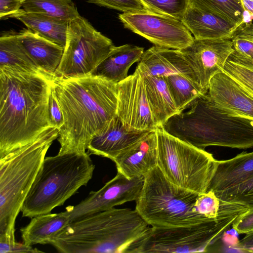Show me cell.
<instances>
[{
    "mask_svg": "<svg viewBox=\"0 0 253 253\" xmlns=\"http://www.w3.org/2000/svg\"><path fill=\"white\" fill-rule=\"evenodd\" d=\"M64 123L57 138L58 154L85 152L92 138L117 114V84L86 75L52 79Z\"/></svg>",
    "mask_w": 253,
    "mask_h": 253,
    "instance_id": "6da1fadb",
    "label": "cell"
},
{
    "mask_svg": "<svg viewBox=\"0 0 253 253\" xmlns=\"http://www.w3.org/2000/svg\"><path fill=\"white\" fill-rule=\"evenodd\" d=\"M52 77L0 68V158L53 127L48 110Z\"/></svg>",
    "mask_w": 253,
    "mask_h": 253,
    "instance_id": "7a4b0ae2",
    "label": "cell"
},
{
    "mask_svg": "<svg viewBox=\"0 0 253 253\" xmlns=\"http://www.w3.org/2000/svg\"><path fill=\"white\" fill-rule=\"evenodd\" d=\"M151 228L135 209L114 208L70 222L48 244L63 253H139Z\"/></svg>",
    "mask_w": 253,
    "mask_h": 253,
    "instance_id": "3957f363",
    "label": "cell"
},
{
    "mask_svg": "<svg viewBox=\"0 0 253 253\" xmlns=\"http://www.w3.org/2000/svg\"><path fill=\"white\" fill-rule=\"evenodd\" d=\"M185 112L174 114L162 126L169 134L205 150L216 146L253 147V121L226 113L207 93L197 98Z\"/></svg>",
    "mask_w": 253,
    "mask_h": 253,
    "instance_id": "277c9868",
    "label": "cell"
},
{
    "mask_svg": "<svg viewBox=\"0 0 253 253\" xmlns=\"http://www.w3.org/2000/svg\"><path fill=\"white\" fill-rule=\"evenodd\" d=\"M59 129L50 127L35 140L0 158V239L15 240V224L23 203Z\"/></svg>",
    "mask_w": 253,
    "mask_h": 253,
    "instance_id": "5b68a950",
    "label": "cell"
},
{
    "mask_svg": "<svg viewBox=\"0 0 253 253\" xmlns=\"http://www.w3.org/2000/svg\"><path fill=\"white\" fill-rule=\"evenodd\" d=\"M89 155L73 152L45 157L23 203L22 216L50 213L86 186L95 168Z\"/></svg>",
    "mask_w": 253,
    "mask_h": 253,
    "instance_id": "8992f818",
    "label": "cell"
},
{
    "mask_svg": "<svg viewBox=\"0 0 253 253\" xmlns=\"http://www.w3.org/2000/svg\"><path fill=\"white\" fill-rule=\"evenodd\" d=\"M198 195L170 182L157 166L145 175L135 209L148 224L157 228L190 225L216 217L195 211Z\"/></svg>",
    "mask_w": 253,
    "mask_h": 253,
    "instance_id": "52a82bcc",
    "label": "cell"
},
{
    "mask_svg": "<svg viewBox=\"0 0 253 253\" xmlns=\"http://www.w3.org/2000/svg\"><path fill=\"white\" fill-rule=\"evenodd\" d=\"M217 216L190 225L151 228L139 253L206 252L249 209L220 201Z\"/></svg>",
    "mask_w": 253,
    "mask_h": 253,
    "instance_id": "ba28073f",
    "label": "cell"
},
{
    "mask_svg": "<svg viewBox=\"0 0 253 253\" xmlns=\"http://www.w3.org/2000/svg\"><path fill=\"white\" fill-rule=\"evenodd\" d=\"M155 131L158 167L166 178L199 195L206 193L216 160L212 155L172 136L162 126Z\"/></svg>",
    "mask_w": 253,
    "mask_h": 253,
    "instance_id": "9c48e42d",
    "label": "cell"
},
{
    "mask_svg": "<svg viewBox=\"0 0 253 253\" xmlns=\"http://www.w3.org/2000/svg\"><path fill=\"white\" fill-rule=\"evenodd\" d=\"M114 46L111 40L80 16L68 22L63 54L54 76L75 78L91 75Z\"/></svg>",
    "mask_w": 253,
    "mask_h": 253,
    "instance_id": "30bf717a",
    "label": "cell"
},
{
    "mask_svg": "<svg viewBox=\"0 0 253 253\" xmlns=\"http://www.w3.org/2000/svg\"><path fill=\"white\" fill-rule=\"evenodd\" d=\"M118 17L126 28L156 46L181 50L189 45L194 40L191 32L180 20L145 8L123 12Z\"/></svg>",
    "mask_w": 253,
    "mask_h": 253,
    "instance_id": "8fae6325",
    "label": "cell"
},
{
    "mask_svg": "<svg viewBox=\"0 0 253 253\" xmlns=\"http://www.w3.org/2000/svg\"><path fill=\"white\" fill-rule=\"evenodd\" d=\"M144 180V175L129 178L118 171L101 189L91 191L84 200L76 205L66 207L63 212L71 222L128 202L135 201L141 194Z\"/></svg>",
    "mask_w": 253,
    "mask_h": 253,
    "instance_id": "7c38bea8",
    "label": "cell"
},
{
    "mask_svg": "<svg viewBox=\"0 0 253 253\" xmlns=\"http://www.w3.org/2000/svg\"><path fill=\"white\" fill-rule=\"evenodd\" d=\"M196 78L202 93L207 94L213 76L223 72L226 60L234 51L232 41L197 39L181 50Z\"/></svg>",
    "mask_w": 253,
    "mask_h": 253,
    "instance_id": "4fadbf2b",
    "label": "cell"
},
{
    "mask_svg": "<svg viewBox=\"0 0 253 253\" xmlns=\"http://www.w3.org/2000/svg\"><path fill=\"white\" fill-rule=\"evenodd\" d=\"M117 116L130 130L156 129L148 104L142 75L136 68L133 74L118 83Z\"/></svg>",
    "mask_w": 253,
    "mask_h": 253,
    "instance_id": "5bb4252c",
    "label": "cell"
},
{
    "mask_svg": "<svg viewBox=\"0 0 253 253\" xmlns=\"http://www.w3.org/2000/svg\"><path fill=\"white\" fill-rule=\"evenodd\" d=\"M207 94L226 113L253 121V98L224 72L212 77Z\"/></svg>",
    "mask_w": 253,
    "mask_h": 253,
    "instance_id": "9a60e30c",
    "label": "cell"
},
{
    "mask_svg": "<svg viewBox=\"0 0 253 253\" xmlns=\"http://www.w3.org/2000/svg\"><path fill=\"white\" fill-rule=\"evenodd\" d=\"M113 161L116 164L117 171L128 178L145 176L158 166V143L155 130L149 132Z\"/></svg>",
    "mask_w": 253,
    "mask_h": 253,
    "instance_id": "2e32d148",
    "label": "cell"
},
{
    "mask_svg": "<svg viewBox=\"0 0 253 253\" xmlns=\"http://www.w3.org/2000/svg\"><path fill=\"white\" fill-rule=\"evenodd\" d=\"M136 68L147 76L164 77L182 74L200 89L192 69L179 50L154 45L144 51Z\"/></svg>",
    "mask_w": 253,
    "mask_h": 253,
    "instance_id": "e0dca14e",
    "label": "cell"
},
{
    "mask_svg": "<svg viewBox=\"0 0 253 253\" xmlns=\"http://www.w3.org/2000/svg\"><path fill=\"white\" fill-rule=\"evenodd\" d=\"M150 131L130 130L116 115L91 140L87 147L88 153L113 161Z\"/></svg>",
    "mask_w": 253,
    "mask_h": 253,
    "instance_id": "ac0fdd59",
    "label": "cell"
},
{
    "mask_svg": "<svg viewBox=\"0 0 253 253\" xmlns=\"http://www.w3.org/2000/svg\"><path fill=\"white\" fill-rule=\"evenodd\" d=\"M181 21L197 39L231 40L244 25L189 5Z\"/></svg>",
    "mask_w": 253,
    "mask_h": 253,
    "instance_id": "d6986e66",
    "label": "cell"
},
{
    "mask_svg": "<svg viewBox=\"0 0 253 253\" xmlns=\"http://www.w3.org/2000/svg\"><path fill=\"white\" fill-rule=\"evenodd\" d=\"M253 177V152H244L228 160H216L207 191H223Z\"/></svg>",
    "mask_w": 253,
    "mask_h": 253,
    "instance_id": "ffe728a7",
    "label": "cell"
},
{
    "mask_svg": "<svg viewBox=\"0 0 253 253\" xmlns=\"http://www.w3.org/2000/svg\"><path fill=\"white\" fill-rule=\"evenodd\" d=\"M17 37L39 68L53 77L61 61L64 47L59 45L33 32L23 29Z\"/></svg>",
    "mask_w": 253,
    "mask_h": 253,
    "instance_id": "44dd1931",
    "label": "cell"
},
{
    "mask_svg": "<svg viewBox=\"0 0 253 253\" xmlns=\"http://www.w3.org/2000/svg\"><path fill=\"white\" fill-rule=\"evenodd\" d=\"M144 52L143 47L133 44L115 46L91 75L118 84L128 77L130 67L140 61Z\"/></svg>",
    "mask_w": 253,
    "mask_h": 253,
    "instance_id": "7402d4cb",
    "label": "cell"
},
{
    "mask_svg": "<svg viewBox=\"0 0 253 253\" xmlns=\"http://www.w3.org/2000/svg\"><path fill=\"white\" fill-rule=\"evenodd\" d=\"M142 75L152 119L157 128L178 112L164 78Z\"/></svg>",
    "mask_w": 253,
    "mask_h": 253,
    "instance_id": "603a6c76",
    "label": "cell"
},
{
    "mask_svg": "<svg viewBox=\"0 0 253 253\" xmlns=\"http://www.w3.org/2000/svg\"><path fill=\"white\" fill-rule=\"evenodd\" d=\"M31 218L30 222L20 229L23 243L30 246L48 244L50 240L70 223L63 211L41 214Z\"/></svg>",
    "mask_w": 253,
    "mask_h": 253,
    "instance_id": "cb8c5ba5",
    "label": "cell"
},
{
    "mask_svg": "<svg viewBox=\"0 0 253 253\" xmlns=\"http://www.w3.org/2000/svg\"><path fill=\"white\" fill-rule=\"evenodd\" d=\"M15 18L33 32L65 47L69 21L44 14L26 12L24 10Z\"/></svg>",
    "mask_w": 253,
    "mask_h": 253,
    "instance_id": "d4e9b609",
    "label": "cell"
},
{
    "mask_svg": "<svg viewBox=\"0 0 253 253\" xmlns=\"http://www.w3.org/2000/svg\"><path fill=\"white\" fill-rule=\"evenodd\" d=\"M44 73L36 65L18 38L17 33H5L0 37V68Z\"/></svg>",
    "mask_w": 253,
    "mask_h": 253,
    "instance_id": "484cf974",
    "label": "cell"
},
{
    "mask_svg": "<svg viewBox=\"0 0 253 253\" xmlns=\"http://www.w3.org/2000/svg\"><path fill=\"white\" fill-rule=\"evenodd\" d=\"M164 78L178 113L189 108L197 98L204 95L201 89L183 74H173Z\"/></svg>",
    "mask_w": 253,
    "mask_h": 253,
    "instance_id": "4316f807",
    "label": "cell"
},
{
    "mask_svg": "<svg viewBox=\"0 0 253 253\" xmlns=\"http://www.w3.org/2000/svg\"><path fill=\"white\" fill-rule=\"evenodd\" d=\"M22 7L26 12L44 14L68 21L80 16L72 0H26Z\"/></svg>",
    "mask_w": 253,
    "mask_h": 253,
    "instance_id": "83f0119b",
    "label": "cell"
},
{
    "mask_svg": "<svg viewBox=\"0 0 253 253\" xmlns=\"http://www.w3.org/2000/svg\"><path fill=\"white\" fill-rule=\"evenodd\" d=\"M223 72L253 98V63L234 50L226 60Z\"/></svg>",
    "mask_w": 253,
    "mask_h": 253,
    "instance_id": "f1b7e54d",
    "label": "cell"
},
{
    "mask_svg": "<svg viewBox=\"0 0 253 253\" xmlns=\"http://www.w3.org/2000/svg\"><path fill=\"white\" fill-rule=\"evenodd\" d=\"M189 5L244 25V10L239 0H190Z\"/></svg>",
    "mask_w": 253,
    "mask_h": 253,
    "instance_id": "f546056e",
    "label": "cell"
},
{
    "mask_svg": "<svg viewBox=\"0 0 253 253\" xmlns=\"http://www.w3.org/2000/svg\"><path fill=\"white\" fill-rule=\"evenodd\" d=\"M143 7L150 11L181 20L189 6L190 0H139Z\"/></svg>",
    "mask_w": 253,
    "mask_h": 253,
    "instance_id": "4dcf8cb0",
    "label": "cell"
},
{
    "mask_svg": "<svg viewBox=\"0 0 253 253\" xmlns=\"http://www.w3.org/2000/svg\"><path fill=\"white\" fill-rule=\"evenodd\" d=\"M214 194L223 202L239 204L253 209V177L242 184Z\"/></svg>",
    "mask_w": 253,
    "mask_h": 253,
    "instance_id": "1f68e13d",
    "label": "cell"
},
{
    "mask_svg": "<svg viewBox=\"0 0 253 253\" xmlns=\"http://www.w3.org/2000/svg\"><path fill=\"white\" fill-rule=\"evenodd\" d=\"M234 50L253 63V24H246L231 40Z\"/></svg>",
    "mask_w": 253,
    "mask_h": 253,
    "instance_id": "d6a6232c",
    "label": "cell"
},
{
    "mask_svg": "<svg viewBox=\"0 0 253 253\" xmlns=\"http://www.w3.org/2000/svg\"><path fill=\"white\" fill-rule=\"evenodd\" d=\"M220 200L212 191L198 195L194 203L195 211L207 217L216 216L219 211Z\"/></svg>",
    "mask_w": 253,
    "mask_h": 253,
    "instance_id": "836d02e7",
    "label": "cell"
},
{
    "mask_svg": "<svg viewBox=\"0 0 253 253\" xmlns=\"http://www.w3.org/2000/svg\"><path fill=\"white\" fill-rule=\"evenodd\" d=\"M99 6L123 11L141 10L145 9L139 0H87Z\"/></svg>",
    "mask_w": 253,
    "mask_h": 253,
    "instance_id": "e575fe53",
    "label": "cell"
},
{
    "mask_svg": "<svg viewBox=\"0 0 253 253\" xmlns=\"http://www.w3.org/2000/svg\"><path fill=\"white\" fill-rule=\"evenodd\" d=\"M48 110L50 119L53 126L59 129L64 123L63 117L57 102L52 82L49 96Z\"/></svg>",
    "mask_w": 253,
    "mask_h": 253,
    "instance_id": "d590c367",
    "label": "cell"
},
{
    "mask_svg": "<svg viewBox=\"0 0 253 253\" xmlns=\"http://www.w3.org/2000/svg\"><path fill=\"white\" fill-rule=\"evenodd\" d=\"M43 253L32 246L20 243L16 241L0 240V253Z\"/></svg>",
    "mask_w": 253,
    "mask_h": 253,
    "instance_id": "8d00e7d4",
    "label": "cell"
},
{
    "mask_svg": "<svg viewBox=\"0 0 253 253\" xmlns=\"http://www.w3.org/2000/svg\"><path fill=\"white\" fill-rule=\"evenodd\" d=\"M23 3L22 0H0V19L15 18L23 11L21 8Z\"/></svg>",
    "mask_w": 253,
    "mask_h": 253,
    "instance_id": "74e56055",
    "label": "cell"
},
{
    "mask_svg": "<svg viewBox=\"0 0 253 253\" xmlns=\"http://www.w3.org/2000/svg\"><path fill=\"white\" fill-rule=\"evenodd\" d=\"M239 234H249L253 232V209H249L232 225Z\"/></svg>",
    "mask_w": 253,
    "mask_h": 253,
    "instance_id": "f35d334b",
    "label": "cell"
},
{
    "mask_svg": "<svg viewBox=\"0 0 253 253\" xmlns=\"http://www.w3.org/2000/svg\"><path fill=\"white\" fill-rule=\"evenodd\" d=\"M237 247L243 252L253 253V232L246 234L238 242Z\"/></svg>",
    "mask_w": 253,
    "mask_h": 253,
    "instance_id": "ab89813d",
    "label": "cell"
},
{
    "mask_svg": "<svg viewBox=\"0 0 253 253\" xmlns=\"http://www.w3.org/2000/svg\"><path fill=\"white\" fill-rule=\"evenodd\" d=\"M243 6L244 10H245L253 16V0H240Z\"/></svg>",
    "mask_w": 253,
    "mask_h": 253,
    "instance_id": "60d3db41",
    "label": "cell"
},
{
    "mask_svg": "<svg viewBox=\"0 0 253 253\" xmlns=\"http://www.w3.org/2000/svg\"><path fill=\"white\" fill-rule=\"evenodd\" d=\"M22 0V1H23V2H24L26 0Z\"/></svg>",
    "mask_w": 253,
    "mask_h": 253,
    "instance_id": "b9f144b4",
    "label": "cell"
},
{
    "mask_svg": "<svg viewBox=\"0 0 253 253\" xmlns=\"http://www.w3.org/2000/svg\"><path fill=\"white\" fill-rule=\"evenodd\" d=\"M240 1V0H239Z\"/></svg>",
    "mask_w": 253,
    "mask_h": 253,
    "instance_id": "7bdbcfd3",
    "label": "cell"
}]
</instances>
